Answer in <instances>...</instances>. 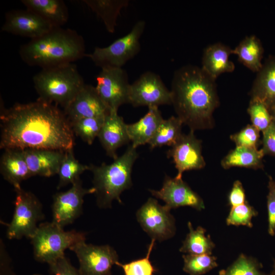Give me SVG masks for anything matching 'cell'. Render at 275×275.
<instances>
[{"label":"cell","instance_id":"cell-1","mask_svg":"<svg viewBox=\"0 0 275 275\" xmlns=\"http://www.w3.org/2000/svg\"><path fill=\"white\" fill-rule=\"evenodd\" d=\"M1 105V149H73L75 135L59 106L39 99L15 103L9 108Z\"/></svg>","mask_w":275,"mask_h":275},{"label":"cell","instance_id":"cell-2","mask_svg":"<svg viewBox=\"0 0 275 275\" xmlns=\"http://www.w3.org/2000/svg\"><path fill=\"white\" fill-rule=\"evenodd\" d=\"M172 105L190 130L210 129L213 113L219 105L215 79L202 68L186 65L176 70L171 83Z\"/></svg>","mask_w":275,"mask_h":275},{"label":"cell","instance_id":"cell-3","mask_svg":"<svg viewBox=\"0 0 275 275\" xmlns=\"http://www.w3.org/2000/svg\"><path fill=\"white\" fill-rule=\"evenodd\" d=\"M85 50L84 39L76 31L59 27L31 39L19 53L27 65L44 69L73 63L86 56Z\"/></svg>","mask_w":275,"mask_h":275},{"label":"cell","instance_id":"cell-4","mask_svg":"<svg viewBox=\"0 0 275 275\" xmlns=\"http://www.w3.org/2000/svg\"><path fill=\"white\" fill-rule=\"evenodd\" d=\"M138 155L136 148L131 144L112 163L89 165V170L93 174L96 203L99 208H111L114 200L122 203L121 194L132 185L131 173Z\"/></svg>","mask_w":275,"mask_h":275},{"label":"cell","instance_id":"cell-5","mask_svg":"<svg viewBox=\"0 0 275 275\" xmlns=\"http://www.w3.org/2000/svg\"><path fill=\"white\" fill-rule=\"evenodd\" d=\"M38 99L66 108L85 86L73 63L41 69L33 78Z\"/></svg>","mask_w":275,"mask_h":275},{"label":"cell","instance_id":"cell-6","mask_svg":"<svg viewBox=\"0 0 275 275\" xmlns=\"http://www.w3.org/2000/svg\"><path fill=\"white\" fill-rule=\"evenodd\" d=\"M34 258L48 265L65 256V251L83 240L86 234L76 230L65 231L54 223H43L30 239Z\"/></svg>","mask_w":275,"mask_h":275},{"label":"cell","instance_id":"cell-7","mask_svg":"<svg viewBox=\"0 0 275 275\" xmlns=\"http://www.w3.org/2000/svg\"><path fill=\"white\" fill-rule=\"evenodd\" d=\"M16 193L12 219L8 225L7 237L9 239H31L37 230L38 223L44 218L43 206L33 193L21 187Z\"/></svg>","mask_w":275,"mask_h":275},{"label":"cell","instance_id":"cell-8","mask_svg":"<svg viewBox=\"0 0 275 275\" xmlns=\"http://www.w3.org/2000/svg\"><path fill=\"white\" fill-rule=\"evenodd\" d=\"M146 27L145 21H137L126 35L116 40L107 46L95 47L86 54L95 65L100 67L122 68L133 58L141 49L140 39Z\"/></svg>","mask_w":275,"mask_h":275},{"label":"cell","instance_id":"cell-9","mask_svg":"<svg viewBox=\"0 0 275 275\" xmlns=\"http://www.w3.org/2000/svg\"><path fill=\"white\" fill-rule=\"evenodd\" d=\"M170 210L165 205H160L155 199L149 198L138 210L136 217L152 239L162 241L171 238L176 233L175 220Z\"/></svg>","mask_w":275,"mask_h":275},{"label":"cell","instance_id":"cell-10","mask_svg":"<svg viewBox=\"0 0 275 275\" xmlns=\"http://www.w3.org/2000/svg\"><path fill=\"white\" fill-rule=\"evenodd\" d=\"M70 250L77 258L80 275H111L112 267L119 261L117 252L107 244L95 245L83 240Z\"/></svg>","mask_w":275,"mask_h":275},{"label":"cell","instance_id":"cell-11","mask_svg":"<svg viewBox=\"0 0 275 275\" xmlns=\"http://www.w3.org/2000/svg\"><path fill=\"white\" fill-rule=\"evenodd\" d=\"M97 91L109 111L129 103L130 84L127 72L122 68L104 67L96 78Z\"/></svg>","mask_w":275,"mask_h":275},{"label":"cell","instance_id":"cell-12","mask_svg":"<svg viewBox=\"0 0 275 275\" xmlns=\"http://www.w3.org/2000/svg\"><path fill=\"white\" fill-rule=\"evenodd\" d=\"M128 103L134 107L172 105L171 92L158 75L146 71L130 84Z\"/></svg>","mask_w":275,"mask_h":275},{"label":"cell","instance_id":"cell-13","mask_svg":"<svg viewBox=\"0 0 275 275\" xmlns=\"http://www.w3.org/2000/svg\"><path fill=\"white\" fill-rule=\"evenodd\" d=\"M67 190L54 195L51 205L52 222L63 228L72 224L82 212L84 197L95 193L94 187L85 188L80 178Z\"/></svg>","mask_w":275,"mask_h":275},{"label":"cell","instance_id":"cell-14","mask_svg":"<svg viewBox=\"0 0 275 275\" xmlns=\"http://www.w3.org/2000/svg\"><path fill=\"white\" fill-rule=\"evenodd\" d=\"M202 141L194 131L183 133L177 142L168 151L167 157L172 158L177 170L176 178L181 179L185 171L204 168L206 162L202 152Z\"/></svg>","mask_w":275,"mask_h":275},{"label":"cell","instance_id":"cell-15","mask_svg":"<svg viewBox=\"0 0 275 275\" xmlns=\"http://www.w3.org/2000/svg\"><path fill=\"white\" fill-rule=\"evenodd\" d=\"M151 195L162 200L170 209L189 206L197 210L205 208L203 199L181 179L166 175L159 190L149 189Z\"/></svg>","mask_w":275,"mask_h":275},{"label":"cell","instance_id":"cell-16","mask_svg":"<svg viewBox=\"0 0 275 275\" xmlns=\"http://www.w3.org/2000/svg\"><path fill=\"white\" fill-rule=\"evenodd\" d=\"M53 28L39 15L26 9L7 12L2 31L33 39L42 36Z\"/></svg>","mask_w":275,"mask_h":275},{"label":"cell","instance_id":"cell-17","mask_svg":"<svg viewBox=\"0 0 275 275\" xmlns=\"http://www.w3.org/2000/svg\"><path fill=\"white\" fill-rule=\"evenodd\" d=\"M63 110L70 122L86 118L104 117L109 112L96 87L86 84Z\"/></svg>","mask_w":275,"mask_h":275},{"label":"cell","instance_id":"cell-18","mask_svg":"<svg viewBox=\"0 0 275 275\" xmlns=\"http://www.w3.org/2000/svg\"><path fill=\"white\" fill-rule=\"evenodd\" d=\"M98 138L106 154L114 160L118 157L117 150L130 142L127 124L116 111H109L105 116Z\"/></svg>","mask_w":275,"mask_h":275},{"label":"cell","instance_id":"cell-19","mask_svg":"<svg viewBox=\"0 0 275 275\" xmlns=\"http://www.w3.org/2000/svg\"><path fill=\"white\" fill-rule=\"evenodd\" d=\"M23 150L32 176L45 177L58 175L66 151L36 149Z\"/></svg>","mask_w":275,"mask_h":275},{"label":"cell","instance_id":"cell-20","mask_svg":"<svg viewBox=\"0 0 275 275\" xmlns=\"http://www.w3.org/2000/svg\"><path fill=\"white\" fill-rule=\"evenodd\" d=\"M269 109L275 103V54L269 56L257 72L249 93Z\"/></svg>","mask_w":275,"mask_h":275},{"label":"cell","instance_id":"cell-21","mask_svg":"<svg viewBox=\"0 0 275 275\" xmlns=\"http://www.w3.org/2000/svg\"><path fill=\"white\" fill-rule=\"evenodd\" d=\"M232 50L222 42L209 45L203 51L201 68L214 79L222 73L233 72L235 66L229 59Z\"/></svg>","mask_w":275,"mask_h":275},{"label":"cell","instance_id":"cell-22","mask_svg":"<svg viewBox=\"0 0 275 275\" xmlns=\"http://www.w3.org/2000/svg\"><path fill=\"white\" fill-rule=\"evenodd\" d=\"M0 172L4 179L14 189L21 187L23 181L32 177L23 150L7 149L1 156Z\"/></svg>","mask_w":275,"mask_h":275},{"label":"cell","instance_id":"cell-23","mask_svg":"<svg viewBox=\"0 0 275 275\" xmlns=\"http://www.w3.org/2000/svg\"><path fill=\"white\" fill-rule=\"evenodd\" d=\"M163 120L157 106L148 107L147 113L137 122L127 124L131 145L135 148L148 144Z\"/></svg>","mask_w":275,"mask_h":275},{"label":"cell","instance_id":"cell-24","mask_svg":"<svg viewBox=\"0 0 275 275\" xmlns=\"http://www.w3.org/2000/svg\"><path fill=\"white\" fill-rule=\"evenodd\" d=\"M26 9L34 12L53 28L62 27L69 18L67 6L62 0H22Z\"/></svg>","mask_w":275,"mask_h":275},{"label":"cell","instance_id":"cell-25","mask_svg":"<svg viewBox=\"0 0 275 275\" xmlns=\"http://www.w3.org/2000/svg\"><path fill=\"white\" fill-rule=\"evenodd\" d=\"M264 156L261 149L259 150L258 148L236 146L223 158L221 164L225 170L233 167L263 169Z\"/></svg>","mask_w":275,"mask_h":275},{"label":"cell","instance_id":"cell-26","mask_svg":"<svg viewBox=\"0 0 275 275\" xmlns=\"http://www.w3.org/2000/svg\"><path fill=\"white\" fill-rule=\"evenodd\" d=\"M238 61L253 72H257L262 65L264 49L260 40L255 35L244 37L232 50Z\"/></svg>","mask_w":275,"mask_h":275},{"label":"cell","instance_id":"cell-27","mask_svg":"<svg viewBox=\"0 0 275 275\" xmlns=\"http://www.w3.org/2000/svg\"><path fill=\"white\" fill-rule=\"evenodd\" d=\"M82 2L102 21L107 31L113 33L121 10L128 0H84Z\"/></svg>","mask_w":275,"mask_h":275},{"label":"cell","instance_id":"cell-28","mask_svg":"<svg viewBox=\"0 0 275 275\" xmlns=\"http://www.w3.org/2000/svg\"><path fill=\"white\" fill-rule=\"evenodd\" d=\"M187 226L189 232L182 242L180 252L193 255L212 254L215 245L210 235H206V229L201 226L194 229L190 222Z\"/></svg>","mask_w":275,"mask_h":275},{"label":"cell","instance_id":"cell-29","mask_svg":"<svg viewBox=\"0 0 275 275\" xmlns=\"http://www.w3.org/2000/svg\"><path fill=\"white\" fill-rule=\"evenodd\" d=\"M183 123L178 117L163 119L154 136L148 144L150 149L164 146H172L181 137Z\"/></svg>","mask_w":275,"mask_h":275},{"label":"cell","instance_id":"cell-30","mask_svg":"<svg viewBox=\"0 0 275 275\" xmlns=\"http://www.w3.org/2000/svg\"><path fill=\"white\" fill-rule=\"evenodd\" d=\"M89 169V165L81 164L76 159L73 149L66 151L58 173L59 181L57 189L72 184L80 179V175Z\"/></svg>","mask_w":275,"mask_h":275},{"label":"cell","instance_id":"cell-31","mask_svg":"<svg viewBox=\"0 0 275 275\" xmlns=\"http://www.w3.org/2000/svg\"><path fill=\"white\" fill-rule=\"evenodd\" d=\"M262 269V264L256 258L241 253L219 275H270Z\"/></svg>","mask_w":275,"mask_h":275},{"label":"cell","instance_id":"cell-32","mask_svg":"<svg viewBox=\"0 0 275 275\" xmlns=\"http://www.w3.org/2000/svg\"><path fill=\"white\" fill-rule=\"evenodd\" d=\"M183 270L189 275H203L218 266L217 258L212 254L183 255Z\"/></svg>","mask_w":275,"mask_h":275},{"label":"cell","instance_id":"cell-33","mask_svg":"<svg viewBox=\"0 0 275 275\" xmlns=\"http://www.w3.org/2000/svg\"><path fill=\"white\" fill-rule=\"evenodd\" d=\"M104 117L86 118L70 122L74 135L79 136L89 145L98 137L103 125Z\"/></svg>","mask_w":275,"mask_h":275},{"label":"cell","instance_id":"cell-34","mask_svg":"<svg viewBox=\"0 0 275 275\" xmlns=\"http://www.w3.org/2000/svg\"><path fill=\"white\" fill-rule=\"evenodd\" d=\"M247 112L252 125L260 132L264 131L273 120L268 107L258 99L251 98Z\"/></svg>","mask_w":275,"mask_h":275},{"label":"cell","instance_id":"cell-35","mask_svg":"<svg viewBox=\"0 0 275 275\" xmlns=\"http://www.w3.org/2000/svg\"><path fill=\"white\" fill-rule=\"evenodd\" d=\"M155 242V240L152 239L145 257L127 263L118 261L116 265L122 268L124 275H153L155 269L150 260V256Z\"/></svg>","mask_w":275,"mask_h":275},{"label":"cell","instance_id":"cell-36","mask_svg":"<svg viewBox=\"0 0 275 275\" xmlns=\"http://www.w3.org/2000/svg\"><path fill=\"white\" fill-rule=\"evenodd\" d=\"M258 211L248 201L245 203L232 207L226 218L227 225L244 226L253 227L252 219L257 216Z\"/></svg>","mask_w":275,"mask_h":275},{"label":"cell","instance_id":"cell-37","mask_svg":"<svg viewBox=\"0 0 275 275\" xmlns=\"http://www.w3.org/2000/svg\"><path fill=\"white\" fill-rule=\"evenodd\" d=\"M260 131L252 124H248L239 131L231 134V140L236 146L258 148L261 144Z\"/></svg>","mask_w":275,"mask_h":275},{"label":"cell","instance_id":"cell-38","mask_svg":"<svg viewBox=\"0 0 275 275\" xmlns=\"http://www.w3.org/2000/svg\"><path fill=\"white\" fill-rule=\"evenodd\" d=\"M268 194L267 195V211L268 233L271 236L275 235V179L268 176Z\"/></svg>","mask_w":275,"mask_h":275},{"label":"cell","instance_id":"cell-39","mask_svg":"<svg viewBox=\"0 0 275 275\" xmlns=\"http://www.w3.org/2000/svg\"><path fill=\"white\" fill-rule=\"evenodd\" d=\"M48 265L52 275H80L65 256Z\"/></svg>","mask_w":275,"mask_h":275},{"label":"cell","instance_id":"cell-40","mask_svg":"<svg viewBox=\"0 0 275 275\" xmlns=\"http://www.w3.org/2000/svg\"><path fill=\"white\" fill-rule=\"evenodd\" d=\"M261 145L264 155L275 157V120H273L269 127L262 132Z\"/></svg>","mask_w":275,"mask_h":275},{"label":"cell","instance_id":"cell-41","mask_svg":"<svg viewBox=\"0 0 275 275\" xmlns=\"http://www.w3.org/2000/svg\"><path fill=\"white\" fill-rule=\"evenodd\" d=\"M246 202L245 190L242 183L239 180L235 181L228 196V205L232 208Z\"/></svg>","mask_w":275,"mask_h":275},{"label":"cell","instance_id":"cell-42","mask_svg":"<svg viewBox=\"0 0 275 275\" xmlns=\"http://www.w3.org/2000/svg\"><path fill=\"white\" fill-rule=\"evenodd\" d=\"M0 275H16L13 270L10 257L2 239L0 242Z\"/></svg>","mask_w":275,"mask_h":275},{"label":"cell","instance_id":"cell-43","mask_svg":"<svg viewBox=\"0 0 275 275\" xmlns=\"http://www.w3.org/2000/svg\"><path fill=\"white\" fill-rule=\"evenodd\" d=\"M269 109L273 120H275V103Z\"/></svg>","mask_w":275,"mask_h":275},{"label":"cell","instance_id":"cell-44","mask_svg":"<svg viewBox=\"0 0 275 275\" xmlns=\"http://www.w3.org/2000/svg\"><path fill=\"white\" fill-rule=\"evenodd\" d=\"M269 274L270 275H275V259H273L272 270Z\"/></svg>","mask_w":275,"mask_h":275},{"label":"cell","instance_id":"cell-45","mask_svg":"<svg viewBox=\"0 0 275 275\" xmlns=\"http://www.w3.org/2000/svg\"><path fill=\"white\" fill-rule=\"evenodd\" d=\"M33 275H43V274H39V273H36V274H34Z\"/></svg>","mask_w":275,"mask_h":275}]
</instances>
